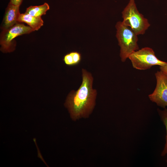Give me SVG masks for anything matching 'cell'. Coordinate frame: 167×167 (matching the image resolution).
Returning <instances> with one entry per match:
<instances>
[{
  "label": "cell",
  "instance_id": "obj_1",
  "mask_svg": "<svg viewBox=\"0 0 167 167\" xmlns=\"http://www.w3.org/2000/svg\"><path fill=\"white\" fill-rule=\"evenodd\" d=\"M82 72L81 85L77 90L70 92L65 103L71 117L75 121L88 118L96 104L97 92L92 88L93 77L85 69H82Z\"/></svg>",
  "mask_w": 167,
  "mask_h": 167
},
{
  "label": "cell",
  "instance_id": "obj_2",
  "mask_svg": "<svg viewBox=\"0 0 167 167\" xmlns=\"http://www.w3.org/2000/svg\"><path fill=\"white\" fill-rule=\"evenodd\" d=\"M115 27L116 36L120 48V57L121 61L125 62L131 54L139 50L138 35L122 22H118Z\"/></svg>",
  "mask_w": 167,
  "mask_h": 167
},
{
  "label": "cell",
  "instance_id": "obj_3",
  "mask_svg": "<svg viewBox=\"0 0 167 167\" xmlns=\"http://www.w3.org/2000/svg\"><path fill=\"white\" fill-rule=\"evenodd\" d=\"M123 23L129 27L137 35L144 34L150 24L140 13L134 0H130L122 12Z\"/></svg>",
  "mask_w": 167,
  "mask_h": 167
},
{
  "label": "cell",
  "instance_id": "obj_4",
  "mask_svg": "<svg viewBox=\"0 0 167 167\" xmlns=\"http://www.w3.org/2000/svg\"><path fill=\"white\" fill-rule=\"evenodd\" d=\"M128 58L133 68L141 70L149 69L155 65L163 66L167 63L157 58L153 49L148 47L135 51L129 56Z\"/></svg>",
  "mask_w": 167,
  "mask_h": 167
},
{
  "label": "cell",
  "instance_id": "obj_5",
  "mask_svg": "<svg viewBox=\"0 0 167 167\" xmlns=\"http://www.w3.org/2000/svg\"><path fill=\"white\" fill-rule=\"evenodd\" d=\"M34 30L30 26L17 22L8 28L3 29L0 34V43L1 50L10 52L14 49V39L18 36L29 34Z\"/></svg>",
  "mask_w": 167,
  "mask_h": 167
},
{
  "label": "cell",
  "instance_id": "obj_6",
  "mask_svg": "<svg viewBox=\"0 0 167 167\" xmlns=\"http://www.w3.org/2000/svg\"><path fill=\"white\" fill-rule=\"evenodd\" d=\"M155 75L156 80V87L148 97L157 105L165 108L167 107V74L160 70L157 71Z\"/></svg>",
  "mask_w": 167,
  "mask_h": 167
},
{
  "label": "cell",
  "instance_id": "obj_7",
  "mask_svg": "<svg viewBox=\"0 0 167 167\" xmlns=\"http://www.w3.org/2000/svg\"><path fill=\"white\" fill-rule=\"evenodd\" d=\"M19 7V6L9 2L6 9L2 23V29L10 28L18 22L17 19L20 14Z\"/></svg>",
  "mask_w": 167,
  "mask_h": 167
},
{
  "label": "cell",
  "instance_id": "obj_8",
  "mask_svg": "<svg viewBox=\"0 0 167 167\" xmlns=\"http://www.w3.org/2000/svg\"><path fill=\"white\" fill-rule=\"evenodd\" d=\"M17 21L18 22L25 23L34 30H38L43 25L44 22L41 17H36L26 13L20 14Z\"/></svg>",
  "mask_w": 167,
  "mask_h": 167
},
{
  "label": "cell",
  "instance_id": "obj_9",
  "mask_svg": "<svg viewBox=\"0 0 167 167\" xmlns=\"http://www.w3.org/2000/svg\"><path fill=\"white\" fill-rule=\"evenodd\" d=\"M49 9V5L45 2L41 5L29 6L27 8L25 13L34 16L41 17L45 15Z\"/></svg>",
  "mask_w": 167,
  "mask_h": 167
},
{
  "label": "cell",
  "instance_id": "obj_10",
  "mask_svg": "<svg viewBox=\"0 0 167 167\" xmlns=\"http://www.w3.org/2000/svg\"><path fill=\"white\" fill-rule=\"evenodd\" d=\"M158 112L165 126L166 131V142L164 148L161 154V156H164L167 154V108H164L163 110L158 109Z\"/></svg>",
  "mask_w": 167,
  "mask_h": 167
},
{
  "label": "cell",
  "instance_id": "obj_11",
  "mask_svg": "<svg viewBox=\"0 0 167 167\" xmlns=\"http://www.w3.org/2000/svg\"><path fill=\"white\" fill-rule=\"evenodd\" d=\"M63 61L65 63L67 66H74L73 57L71 52L64 56Z\"/></svg>",
  "mask_w": 167,
  "mask_h": 167
},
{
  "label": "cell",
  "instance_id": "obj_12",
  "mask_svg": "<svg viewBox=\"0 0 167 167\" xmlns=\"http://www.w3.org/2000/svg\"><path fill=\"white\" fill-rule=\"evenodd\" d=\"M72 56L74 66L78 65L81 60V55L80 53L76 51L71 52Z\"/></svg>",
  "mask_w": 167,
  "mask_h": 167
},
{
  "label": "cell",
  "instance_id": "obj_13",
  "mask_svg": "<svg viewBox=\"0 0 167 167\" xmlns=\"http://www.w3.org/2000/svg\"><path fill=\"white\" fill-rule=\"evenodd\" d=\"M23 0H10V2L14 5L20 6Z\"/></svg>",
  "mask_w": 167,
  "mask_h": 167
},
{
  "label": "cell",
  "instance_id": "obj_14",
  "mask_svg": "<svg viewBox=\"0 0 167 167\" xmlns=\"http://www.w3.org/2000/svg\"><path fill=\"white\" fill-rule=\"evenodd\" d=\"M160 69L167 74V63L164 66H160Z\"/></svg>",
  "mask_w": 167,
  "mask_h": 167
},
{
  "label": "cell",
  "instance_id": "obj_15",
  "mask_svg": "<svg viewBox=\"0 0 167 167\" xmlns=\"http://www.w3.org/2000/svg\"><path fill=\"white\" fill-rule=\"evenodd\" d=\"M166 162H167V160H166Z\"/></svg>",
  "mask_w": 167,
  "mask_h": 167
}]
</instances>
